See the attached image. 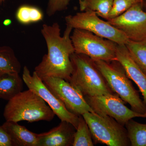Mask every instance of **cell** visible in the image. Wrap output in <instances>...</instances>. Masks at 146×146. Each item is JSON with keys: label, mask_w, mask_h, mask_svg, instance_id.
I'll return each instance as SVG.
<instances>
[{"label": "cell", "mask_w": 146, "mask_h": 146, "mask_svg": "<svg viewBox=\"0 0 146 146\" xmlns=\"http://www.w3.org/2000/svg\"><path fill=\"white\" fill-rule=\"evenodd\" d=\"M73 30L66 25L61 36L58 23L42 26L41 33L46 43L48 52L34 71L42 80L47 78L57 77L69 82L73 70L70 56L75 52L71 39Z\"/></svg>", "instance_id": "obj_1"}, {"label": "cell", "mask_w": 146, "mask_h": 146, "mask_svg": "<svg viewBox=\"0 0 146 146\" xmlns=\"http://www.w3.org/2000/svg\"><path fill=\"white\" fill-rule=\"evenodd\" d=\"M70 59L73 70L69 82L84 97L116 94L90 57L74 52L71 56Z\"/></svg>", "instance_id": "obj_2"}, {"label": "cell", "mask_w": 146, "mask_h": 146, "mask_svg": "<svg viewBox=\"0 0 146 146\" xmlns=\"http://www.w3.org/2000/svg\"><path fill=\"white\" fill-rule=\"evenodd\" d=\"M8 101L3 112L6 121H50L55 115L45 101L30 89L22 91Z\"/></svg>", "instance_id": "obj_3"}, {"label": "cell", "mask_w": 146, "mask_h": 146, "mask_svg": "<svg viewBox=\"0 0 146 146\" xmlns=\"http://www.w3.org/2000/svg\"><path fill=\"white\" fill-rule=\"evenodd\" d=\"M94 61L112 91L130 105L131 109L134 112L145 115L146 107L138 91L133 87L122 66L117 60Z\"/></svg>", "instance_id": "obj_4"}, {"label": "cell", "mask_w": 146, "mask_h": 146, "mask_svg": "<svg viewBox=\"0 0 146 146\" xmlns=\"http://www.w3.org/2000/svg\"><path fill=\"white\" fill-rule=\"evenodd\" d=\"M82 116L89 126L94 143L108 146H131L126 128L113 118L90 112Z\"/></svg>", "instance_id": "obj_5"}, {"label": "cell", "mask_w": 146, "mask_h": 146, "mask_svg": "<svg viewBox=\"0 0 146 146\" xmlns=\"http://www.w3.org/2000/svg\"><path fill=\"white\" fill-rule=\"evenodd\" d=\"M73 29L71 39L76 53L85 55L94 60H117V43L85 30Z\"/></svg>", "instance_id": "obj_6"}, {"label": "cell", "mask_w": 146, "mask_h": 146, "mask_svg": "<svg viewBox=\"0 0 146 146\" xmlns=\"http://www.w3.org/2000/svg\"><path fill=\"white\" fill-rule=\"evenodd\" d=\"M65 21L66 25L73 29L85 30L118 45H125L129 41L121 31L107 21H103L95 11H81L74 15H69L65 17Z\"/></svg>", "instance_id": "obj_7"}, {"label": "cell", "mask_w": 146, "mask_h": 146, "mask_svg": "<svg viewBox=\"0 0 146 146\" xmlns=\"http://www.w3.org/2000/svg\"><path fill=\"white\" fill-rule=\"evenodd\" d=\"M84 98L95 113L111 117L124 126L133 118H146V114H139L127 107L125 105V102L117 94L86 96Z\"/></svg>", "instance_id": "obj_8"}, {"label": "cell", "mask_w": 146, "mask_h": 146, "mask_svg": "<svg viewBox=\"0 0 146 146\" xmlns=\"http://www.w3.org/2000/svg\"><path fill=\"white\" fill-rule=\"evenodd\" d=\"M23 79L29 89L42 98L61 121L70 123L76 129L78 125L79 116L67 109L62 102L50 90L35 72L32 75L26 66L23 68Z\"/></svg>", "instance_id": "obj_9"}, {"label": "cell", "mask_w": 146, "mask_h": 146, "mask_svg": "<svg viewBox=\"0 0 146 146\" xmlns=\"http://www.w3.org/2000/svg\"><path fill=\"white\" fill-rule=\"evenodd\" d=\"M42 81L73 114L80 116L86 112L95 113L83 95L69 82L57 77L47 78Z\"/></svg>", "instance_id": "obj_10"}, {"label": "cell", "mask_w": 146, "mask_h": 146, "mask_svg": "<svg viewBox=\"0 0 146 146\" xmlns=\"http://www.w3.org/2000/svg\"><path fill=\"white\" fill-rule=\"evenodd\" d=\"M107 21L123 33L129 40L139 42L146 39V11L142 3Z\"/></svg>", "instance_id": "obj_11"}, {"label": "cell", "mask_w": 146, "mask_h": 146, "mask_svg": "<svg viewBox=\"0 0 146 146\" xmlns=\"http://www.w3.org/2000/svg\"><path fill=\"white\" fill-rule=\"evenodd\" d=\"M116 57L117 60L122 66L129 78L138 86L143 96V102L146 107V74L131 57L125 45H118Z\"/></svg>", "instance_id": "obj_12"}, {"label": "cell", "mask_w": 146, "mask_h": 146, "mask_svg": "<svg viewBox=\"0 0 146 146\" xmlns=\"http://www.w3.org/2000/svg\"><path fill=\"white\" fill-rule=\"evenodd\" d=\"M76 131L70 123L61 121L57 126L39 134L37 146H72Z\"/></svg>", "instance_id": "obj_13"}, {"label": "cell", "mask_w": 146, "mask_h": 146, "mask_svg": "<svg viewBox=\"0 0 146 146\" xmlns=\"http://www.w3.org/2000/svg\"><path fill=\"white\" fill-rule=\"evenodd\" d=\"M2 126L10 136L13 146H37L39 134L31 132L16 122L6 121Z\"/></svg>", "instance_id": "obj_14"}, {"label": "cell", "mask_w": 146, "mask_h": 146, "mask_svg": "<svg viewBox=\"0 0 146 146\" xmlns=\"http://www.w3.org/2000/svg\"><path fill=\"white\" fill-rule=\"evenodd\" d=\"M24 82L18 73L0 75V99L9 101L13 98L23 91Z\"/></svg>", "instance_id": "obj_15"}, {"label": "cell", "mask_w": 146, "mask_h": 146, "mask_svg": "<svg viewBox=\"0 0 146 146\" xmlns=\"http://www.w3.org/2000/svg\"><path fill=\"white\" fill-rule=\"evenodd\" d=\"M21 65L12 48L0 46V75L9 73L20 74Z\"/></svg>", "instance_id": "obj_16"}, {"label": "cell", "mask_w": 146, "mask_h": 146, "mask_svg": "<svg viewBox=\"0 0 146 146\" xmlns=\"http://www.w3.org/2000/svg\"><path fill=\"white\" fill-rule=\"evenodd\" d=\"M131 146H146V124L141 123L133 119L125 125Z\"/></svg>", "instance_id": "obj_17"}, {"label": "cell", "mask_w": 146, "mask_h": 146, "mask_svg": "<svg viewBox=\"0 0 146 146\" xmlns=\"http://www.w3.org/2000/svg\"><path fill=\"white\" fill-rule=\"evenodd\" d=\"M113 0H79L81 11H95L97 15L106 20L111 10Z\"/></svg>", "instance_id": "obj_18"}, {"label": "cell", "mask_w": 146, "mask_h": 146, "mask_svg": "<svg viewBox=\"0 0 146 146\" xmlns=\"http://www.w3.org/2000/svg\"><path fill=\"white\" fill-rule=\"evenodd\" d=\"M125 46L133 60L146 74V39L139 42L129 40Z\"/></svg>", "instance_id": "obj_19"}, {"label": "cell", "mask_w": 146, "mask_h": 146, "mask_svg": "<svg viewBox=\"0 0 146 146\" xmlns=\"http://www.w3.org/2000/svg\"><path fill=\"white\" fill-rule=\"evenodd\" d=\"M94 145L91 131L82 115L79 116L78 125L76 129L72 146Z\"/></svg>", "instance_id": "obj_20"}, {"label": "cell", "mask_w": 146, "mask_h": 146, "mask_svg": "<svg viewBox=\"0 0 146 146\" xmlns=\"http://www.w3.org/2000/svg\"><path fill=\"white\" fill-rule=\"evenodd\" d=\"M16 17L20 23L28 25L42 21L43 13L42 11L35 7L23 5L17 9Z\"/></svg>", "instance_id": "obj_21"}, {"label": "cell", "mask_w": 146, "mask_h": 146, "mask_svg": "<svg viewBox=\"0 0 146 146\" xmlns=\"http://www.w3.org/2000/svg\"><path fill=\"white\" fill-rule=\"evenodd\" d=\"M142 2V0H113L112 8L107 16L106 21L120 16L133 6Z\"/></svg>", "instance_id": "obj_22"}, {"label": "cell", "mask_w": 146, "mask_h": 146, "mask_svg": "<svg viewBox=\"0 0 146 146\" xmlns=\"http://www.w3.org/2000/svg\"><path fill=\"white\" fill-rule=\"evenodd\" d=\"M70 0H49L46 13L48 16L54 15L58 12L68 9Z\"/></svg>", "instance_id": "obj_23"}, {"label": "cell", "mask_w": 146, "mask_h": 146, "mask_svg": "<svg viewBox=\"0 0 146 146\" xmlns=\"http://www.w3.org/2000/svg\"><path fill=\"white\" fill-rule=\"evenodd\" d=\"M0 146H13L10 136L2 125L0 126Z\"/></svg>", "instance_id": "obj_24"}, {"label": "cell", "mask_w": 146, "mask_h": 146, "mask_svg": "<svg viewBox=\"0 0 146 146\" xmlns=\"http://www.w3.org/2000/svg\"><path fill=\"white\" fill-rule=\"evenodd\" d=\"M142 5L144 10L146 11V0H142Z\"/></svg>", "instance_id": "obj_25"}, {"label": "cell", "mask_w": 146, "mask_h": 146, "mask_svg": "<svg viewBox=\"0 0 146 146\" xmlns=\"http://www.w3.org/2000/svg\"><path fill=\"white\" fill-rule=\"evenodd\" d=\"M11 23V21L10 20H5V21L4 22V24L5 25H10Z\"/></svg>", "instance_id": "obj_26"}, {"label": "cell", "mask_w": 146, "mask_h": 146, "mask_svg": "<svg viewBox=\"0 0 146 146\" xmlns=\"http://www.w3.org/2000/svg\"><path fill=\"white\" fill-rule=\"evenodd\" d=\"M6 0H0V5L2 4Z\"/></svg>", "instance_id": "obj_27"}]
</instances>
